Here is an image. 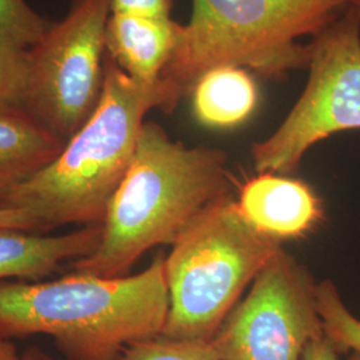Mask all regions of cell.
<instances>
[{
    "mask_svg": "<svg viewBox=\"0 0 360 360\" xmlns=\"http://www.w3.org/2000/svg\"><path fill=\"white\" fill-rule=\"evenodd\" d=\"M169 297L166 255L141 274H70L50 282H0V339L51 336L67 360H116L163 333Z\"/></svg>",
    "mask_w": 360,
    "mask_h": 360,
    "instance_id": "obj_3",
    "label": "cell"
},
{
    "mask_svg": "<svg viewBox=\"0 0 360 360\" xmlns=\"http://www.w3.org/2000/svg\"><path fill=\"white\" fill-rule=\"evenodd\" d=\"M186 96L167 79L143 84L105 55L102 98L62 154L15 188L0 207L23 208L43 233L65 224H103L108 205L132 163L144 117L172 112Z\"/></svg>",
    "mask_w": 360,
    "mask_h": 360,
    "instance_id": "obj_2",
    "label": "cell"
},
{
    "mask_svg": "<svg viewBox=\"0 0 360 360\" xmlns=\"http://www.w3.org/2000/svg\"><path fill=\"white\" fill-rule=\"evenodd\" d=\"M309 47L306 89L276 131L251 148L257 174H290L316 143L360 129L359 6L351 4Z\"/></svg>",
    "mask_w": 360,
    "mask_h": 360,
    "instance_id": "obj_6",
    "label": "cell"
},
{
    "mask_svg": "<svg viewBox=\"0 0 360 360\" xmlns=\"http://www.w3.org/2000/svg\"><path fill=\"white\" fill-rule=\"evenodd\" d=\"M316 296L324 335L342 354H360V319L348 309L336 284L330 279L318 283Z\"/></svg>",
    "mask_w": 360,
    "mask_h": 360,
    "instance_id": "obj_14",
    "label": "cell"
},
{
    "mask_svg": "<svg viewBox=\"0 0 360 360\" xmlns=\"http://www.w3.org/2000/svg\"><path fill=\"white\" fill-rule=\"evenodd\" d=\"M111 0H72L60 22L31 47L23 104L47 129L68 142L102 98L105 30Z\"/></svg>",
    "mask_w": 360,
    "mask_h": 360,
    "instance_id": "obj_7",
    "label": "cell"
},
{
    "mask_svg": "<svg viewBox=\"0 0 360 360\" xmlns=\"http://www.w3.org/2000/svg\"><path fill=\"white\" fill-rule=\"evenodd\" d=\"M0 230L43 233L40 223L23 208L0 207Z\"/></svg>",
    "mask_w": 360,
    "mask_h": 360,
    "instance_id": "obj_19",
    "label": "cell"
},
{
    "mask_svg": "<svg viewBox=\"0 0 360 360\" xmlns=\"http://www.w3.org/2000/svg\"><path fill=\"white\" fill-rule=\"evenodd\" d=\"M193 112L208 127L227 129L247 120L257 108L259 91L254 77L242 67L223 65L195 83Z\"/></svg>",
    "mask_w": 360,
    "mask_h": 360,
    "instance_id": "obj_13",
    "label": "cell"
},
{
    "mask_svg": "<svg viewBox=\"0 0 360 360\" xmlns=\"http://www.w3.org/2000/svg\"><path fill=\"white\" fill-rule=\"evenodd\" d=\"M355 0H193L163 79L186 95L207 71L233 65L279 77L307 68L309 44Z\"/></svg>",
    "mask_w": 360,
    "mask_h": 360,
    "instance_id": "obj_4",
    "label": "cell"
},
{
    "mask_svg": "<svg viewBox=\"0 0 360 360\" xmlns=\"http://www.w3.org/2000/svg\"><path fill=\"white\" fill-rule=\"evenodd\" d=\"M343 354L338 349L334 343L323 335L311 340L303 352L302 360H340ZM346 360H360V354L349 352Z\"/></svg>",
    "mask_w": 360,
    "mask_h": 360,
    "instance_id": "obj_20",
    "label": "cell"
},
{
    "mask_svg": "<svg viewBox=\"0 0 360 360\" xmlns=\"http://www.w3.org/2000/svg\"><path fill=\"white\" fill-rule=\"evenodd\" d=\"M65 142L22 104L0 103V206L62 154Z\"/></svg>",
    "mask_w": 360,
    "mask_h": 360,
    "instance_id": "obj_12",
    "label": "cell"
},
{
    "mask_svg": "<svg viewBox=\"0 0 360 360\" xmlns=\"http://www.w3.org/2000/svg\"><path fill=\"white\" fill-rule=\"evenodd\" d=\"M28 82V55L0 39V103L23 104Z\"/></svg>",
    "mask_w": 360,
    "mask_h": 360,
    "instance_id": "obj_17",
    "label": "cell"
},
{
    "mask_svg": "<svg viewBox=\"0 0 360 360\" xmlns=\"http://www.w3.org/2000/svg\"><path fill=\"white\" fill-rule=\"evenodd\" d=\"M181 25L172 18L111 13L105 30V55L143 84L163 79L179 41Z\"/></svg>",
    "mask_w": 360,
    "mask_h": 360,
    "instance_id": "obj_10",
    "label": "cell"
},
{
    "mask_svg": "<svg viewBox=\"0 0 360 360\" xmlns=\"http://www.w3.org/2000/svg\"><path fill=\"white\" fill-rule=\"evenodd\" d=\"M20 360H55L52 359L51 356L43 351L41 348L37 347V346H31V347L26 348L22 354H20Z\"/></svg>",
    "mask_w": 360,
    "mask_h": 360,
    "instance_id": "obj_22",
    "label": "cell"
},
{
    "mask_svg": "<svg viewBox=\"0 0 360 360\" xmlns=\"http://www.w3.org/2000/svg\"><path fill=\"white\" fill-rule=\"evenodd\" d=\"M282 245L257 230L231 195L220 198L166 257L169 309L162 335L208 343Z\"/></svg>",
    "mask_w": 360,
    "mask_h": 360,
    "instance_id": "obj_5",
    "label": "cell"
},
{
    "mask_svg": "<svg viewBox=\"0 0 360 360\" xmlns=\"http://www.w3.org/2000/svg\"><path fill=\"white\" fill-rule=\"evenodd\" d=\"M238 203L257 230L282 242L303 238L323 218L322 202L307 183L276 174L245 181Z\"/></svg>",
    "mask_w": 360,
    "mask_h": 360,
    "instance_id": "obj_9",
    "label": "cell"
},
{
    "mask_svg": "<svg viewBox=\"0 0 360 360\" xmlns=\"http://www.w3.org/2000/svg\"><path fill=\"white\" fill-rule=\"evenodd\" d=\"M316 287L282 248L208 342L212 351L220 360H302L309 342L324 335Z\"/></svg>",
    "mask_w": 360,
    "mask_h": 360,
    "instance_id": "obj_8",
    "label": "cell"
},
{
    "mask_svg": "<svg viewBox=\"0 0 360 360\" xmlns=\"http://www.w3.org/2000/svg\"><path fill=\"white\" fill-rule=\"evenodd\" d=\"M0 360H20L15 345L7 339H0Z\"/></svg>",
    "mask_w": 360,
    "mask_h": 360,
    "instance_id": "obj_21",
    "label": "cell"
},
{
    "mask_svg": "<svg viewBox=\"0 0 360 360\" xmlns=\"http://www.w3.org/2000/svg\"><path fill=\"white\" fill-rule=\"evenodd\" d=\"M227 154L172 141L144 122L129 171L114 193L101 243L70 264L72 272L123 278L153 247L174 245L206 208L230 195Z\"/></svg>",
    "mask_w": 360,
    "mask_h": 360,
    "instance_id": "obj_1",
    "label": "cell"
},
{
    "mask_svg": "<svg viewBox=\"0 0 360 360\" xmlns=\"http://www.w3.org/2000/svg\"><path fill=\"white\" fill-rule=\"evenodd\" d=\"M174 0H111V13L171 18Z\"/></svg>",
    "mask_w": 360,
    "mask_h": 360,
    "instance_id": "obj_18",
    "label": "cell"
},
{
    "mask_svg": "<svg viewBox=\"0 0 360 360\" xmlns=\"http://www.w3.org/2000/svg\"><path fill=\"white\" fill-rule=\"evenodd\" d=\"M354 4H356V6H359L360 7V0H355V3Z\"/></svg>",
    "mask_w": 360,
    "mask_h": 360,
    "instance_id": "obj_23",
    "label": "cell"
},
{
    "mask_svg": "<svg viewBox=\"0 0 360 360\" xmlns=\"http://www.w3.org/2000/svg\"><path fill=\"white\" fill-rule=\"evenodd\" d=\"M51 25L26 0H0V39L13 47L28 51Z\"/></svg>",
    "mask_w": 360,
    "mask_h": 360,
    "instance_id": "obj_15",
    "label": "cell"
},
{
    "mask_svg": "<svg viewBox=\"0 0 360 360\" xmlns=\"http://www.w3.org/2000/svg\"><path fill=\"white\" fill-rule=\"evenodd\" d=\"M103 224L49 236L35 232L0 230V282L16 278L40 282L67 262L89 257L101 243Z\"/></svg>",
    "mask_w": 360,
    "mask_h": 360,
    "instance_id": "obj_11",
    "label": "cell"
},
{
    "mask_svg": "<svg viewBox=\"0 0 360 360\" xmlns=\"http://www.w3.org/2000/svg\"><path fill=\"white\" fill-rule=\"evenodd\" d=\"M116 360H220L210 343L171 339L163 335L136 342Z\"/></svg>",
    "mask_w": 360,
    "mask_h": 360,
    "instance_id": "obj_16",
    "label": "cell"
}]
</instances>
